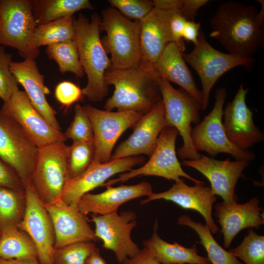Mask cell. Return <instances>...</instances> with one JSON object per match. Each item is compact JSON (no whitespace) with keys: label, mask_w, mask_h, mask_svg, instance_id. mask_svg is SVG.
Wrapping results in <instances>:
<instances>
[{"label":"cell","mask_w":264,"mask_h":264,"mask_svg":"<svg viewBox=\"0 0 264 264\" xmlns=\"http://www.w3.org/2000/svg\"><path fill=\"white\" fill-rule=\"evenodd\" d=\"M257 9L233 0L221 3L211 18L210 37L229 53L252 58L262 48L264 26L257 19Z\"/></svg>","instance_id":"obj_1"},{"label":"cell","mask_w":264,"mask_h":264,"mask_svg":"<svg viewBox=\"0 0 264 264\" xmlns=\"http://www.w3.org/2000/svg\"><path fill=\"white\" fill-rule=\"evenodd\" d=\"M159 76L153 66L143 61L127 68L110 67L105 74L106 84L114 90L106 102L105 110L132 111L145 114L162 101Z\"/></svg>","instance_id":"obj_2"},{"label":"cell","mask_w":264,"mask_h":264,"mask_svg":"<svg viewBox=\"0 0 264 264\" xmlns=\"http://www.w3.org/2000/svg\"><path fill=\"white\" fill-rule=\"evenodd\" d=\"M101 20L96 13L92 15L90 20L81 13L74 22V41L88 79L82 93L91 102L102 101L109 92L104 77L111 62L100 37Z\"/></svg>","instance_id":"obj_3"},{"label":"cell","mask_w":264,"mask_h":264,"mask_svg":"<svg viewBox=\"0 0 264 264\" xmlns=\"http://www.w3.org/2000/svg\"><path fill=\"white\" fill-rule=\"evenodd\" d=\"M100 28L106 35L102 44L110 55L111 67L127 68L138 66L142 61L140 22L132 21L113 7L102 12Z\"/></svg>","instance_id":"obj_4"},{"label":"cell","mask_w":264,"mask_h":264,"mask_svg":"<svg viewBox=\"0 0 264 264\" xmlns=\"http://www.w3.org/2000/svg\"><path fill=\"white\" fill-rule=\"evenodd\" d=\"M159 86L167 126L176 128L182 137V146L177 154L182 160H197L201 154L195 148L191 138L192 124L200 122L201 104L182 88H174L160 77Z\"/></svg>","instance_id":"obj_5"},{"label":"cell","mask_w":264,"mask_h":264,"mask_svg":"<svg viewBox=\"0 0 264 264\" xmlns=\"http://www.w3.org/2000/svg\"><path fill=\"white\" fill-rule=\"evenodd\" d=\"M37 24L32 0H0V45L16 49L24 59L35 60L40 49L34 43Z\"/></svg>","instance_id":"obj_6"},{"label":"cell","mask_w":264,"mask_h":264,"mask_svg":"<svg viewBox=\"0 0 264 264\" xmlns=\"http://www.w3.org/2000/svg\"><path fill=\"white\" fill-rule=\"evenodd\" d=\"M182 55L185 62L194 69L200 79L201 110L207 109L211 91L222 75L237 66H250L255 62L254 58H242L217 50L207 42L202 31H199L198 43L192 51L189 53L182 52Z\"/></svg>","instance_id":"obj_7"},{"label":"cell","mask_w":264,"mask_h":264,"mask_svg":"<svg viewBox=\"0 0 264 264\" xmlns=\"http://www.w3.org/2000/svg\"><path fill=\"white\" fill-rule=\"evenodd\" d=\"M68 148L64 142L38 148L31 181L44 204L52 203L61 198L69 179Z\"/></svg>","instance_id":"obj_8"},{"label":"cell","mask_w":264,"mask_h":264,"mask_svg":"<svg viewBox=\"0 0 264 264\" xmlns=\"http://www.w3.org/2000/svg\"><path fill=\"white\" fill-rule=\"evenodd\" d=\"M227 92L225 88L216 90L215 103L212 110L203 119L192 128L191 138L195 149L210 155L220 153L230 154L236 160L255 158L250 151H242L235 147L228 139L223 126V105Z\"/></svg>","instance_id":"obj_9"},{"label":"cell","mask_w":264,"mask_h":264,"mask_svg":"<svg viewBox=\"0 0 264 264\" xmlns=\"http://www.w3.org/2000/svg\"><path fill=\"white\" fill-rule=\"evenodd\" d=\"M179 134L173 127H165L157 138L155 148L147 163L142 166L132 169L120 174L116 178L107 181L102 186H111L116 183L125 182L134 177L141 176H160L176 182L186 178L195 184H204L185 173L179 162L176 151V141Z\"/></svg>","instance_id":"obj_10"},{"label":"cell","mask_w":264,"mask_h":264,"mask_svg":"<svg viewBox=\"0 0 264 264\" xmlns=\"http://www.w3.org/2000/svg\"><path fill=\"white\" fill-rule=\"evenodd\" d=\"M83 108L93 128L95 150L91 163H95L109 162L119 138L144 115L132 111L102 110L90 105Z\"/></svg>","instance_id":"obj_11"},{"label":"cell","mask_w":264,"mask_h":264,"mask_svg":"<svg viewBox=\"0 0 264 264\" xmlns=\"http://www.w3.org/2000/svg\"><path fill=\"white\" fill-rule=\"evenodd\" d=\"M25 208L18 228L33 242L40 264H53L55 235L50 218L32 181L24 185Z\"/></svg>","instance_id":"obj_12"},{"label":"cell","mask_w":264,"mask_h":264,"mask_svg":"<svg viewBox=\"0 0 264 264\" xmlns=\"http://www.w3.org/2000/svg\"><path fill=\"white\" fill-rule=\"evenodd\" d=\"M1 111L13 118L38 148L64 143L67 139L60 130L54 128L36 110L25 91L17 88L3 103Z\"/></svg>","instance_id":"obj_13"},{"label":"cell","mask_w":264,"mask_h":264,"mask_svg":"<svg viewBox=\"0 0 264 264\" xmlns=\"http://www.w3.org/2000/svg\"><path fill=\"white\" fill-rule=\"evenodd\" d=\"M37 151L20 125L0 109V157L16 172L23 186L31 181Z\"/></svg>","instance_id":"obj_14"},{"label":"cell","mask_w":264,"mask_h":264,"mask_svg":"<svg viewBox=\"0 0 264 264\" xmlns=\"http://www.w3.org/2000/svg\"><path fill=\"white\" fill-rule=\"evenodd\" d=\"M95 224L94 235L103 242L102 247L112 251L117 262L122 264L141 250L131 234L137 225L136 215L132 211H117L103 215H91Z\"/></svg>","instance_id":"obj_15"},{"label":"cell","mask_w":264,"mask_h":264,"mask_svg":"<svg viewBox=\"0 0 264 264\" xmlns=\"http://www.w3.org/2000/svg\"><path fill=\"white\" fill-rule=\"evenodd\" d=\"M249 88L241 84L231 102L223 109V126L229 140L237 148L248 149L264 139V134L253 121V111L248 107L245 99Z\"/></svg>","instance_id":"obj_16"},{"label":"cell","mask_w":264,"mask_h":264,"mask_svg":"<svg viewBox=\"0 0 264 264\" xmlns=\"http://www.w3.org/2000/svg\"><path fill=\"white\" fill-rule=\"evenodd\" d=\"M145 160L142 156H131L110 160L106 163H91L81 175L68 179L61 199L67 204L77 205L84 195L102 186L113 176L128 172L133 167L144 163Z\"/></svg>","instance_id":"obj_17"},{"label":"cell","mask_w":264,"mask_h":264,"mask_svg":"<svg viewBox=\"0 0 264 264\" xmlns=\"http://www.w3.org/2000/svg\"><path fill=\"white\" fill-rule=\"evenodd\" d=\"M250 162L247 159L231 161L229 158L220 160L201 154L197 160H183L182 164L202 174L209 181L213 193L220 196L223 202L231 203L237 201L236 185Z\"/></svg>","instance_id":"obj_18"},{"label":"cell","mask_w":264,"mask_h":264,"mask_svg":"<svg viewBox=\"0 0 264 264\" xmlns=\"http://www.w3.org/2000/svg\"><path fill=\"white\" fill-rule=\"evenodd\" d=\"M43 204L53 224L55 249L96 239L86 216L77 205L67 204L61 198L52 203Z\"/></svg>","instance_id":"obj_19"},{"label":"cell","mask_w":264,"mask_h":264,"mask_svg":"<svg viewBox=\"0 0 264 264\" xmlns=\"http://www.w3.org/2000/svg\"><path fill=\"white\" fill-rule=\"evenodd\" d=\"M168 127L164 117L162 101L144 114L133 126L131 135L119 144L111 155L110 160L139 154L150 156L161 132Z\"/></svg>","instance_id":"obj_20"},{"label":"cell","mask_w":264,"mask_h":264,"mask_svg":"<svg viewBox=\"0 0 264 264\" xmlns=\"http://www.w3.org/2000/svg\"><path fill=\"white\" fill-rule=\"evenodd\" d=\"M217 198L210 187L205 186L204 184L189 186L182 179L176 182L166 191L152 193L146 199L141 200L140 204H145L153 200L163 199L171 201L183 208L196 211L204 218L212 234H215L219 229L214 221L212 211Z\"/></svg>","instance_id":"obj_21"},{"label":"cell","mask_w":264,"mask_h":264,"mask_svg":"<svg viewBox=\"0 0 264 264\" xmlns=\"http://www.w3.org/2000/svg\"><path fill=\"white\" fill-rule=\"evenodd\" d=\"M259 205L257 197H254L243 204L236 201H223L215 205V216L221 226L225 248L230 247L232 240L242 229L258 228L264 223L263 210Z\"/></svg>","instance_id":"obj_22"},{"label":"cell","mask_w":264,"mask_h":264,"mask_svg":"<svg viewBox=\"0 0 264 264\" xmlns=\"http://www.w3.org/2000/svg\"><path fill=\"white\" fill-rule=\"evenodd\" d=\"M10 70L18 84L25 89L36 110L54 128L61 131L56 117V111L46 98V95L50 91L45 86L44 75L40 73L35 60L26 58L21 62L12 61Z\"/></svg>","instance_id":"obj_23"},{"label":"cell","mask_w":264,"mask_h":264,"mask_svg":"<svg viewBox=\"0 0 264 264\" xmlns=\"http://www.w3.org/2000/svg\"><path fill=\"white\" fill-rule=\"evenodd\" d=\"M106 187V190L102 193H88L80 198L77 207L83 215H103L116 212L122 204L153 193L151 184L146 181L132 185Z\"/></svg>","instance_id":"obj_24"},{"label":"cell","mask_w":264,"mask_h":264,"mask_svg":"<svg viewBox=\"0 0 264 264\" xmlns=\"http://www.w3.org/2000/svg\"><path fill=\"white\" fill-rule=\"evenodd\" d=\"M174 12L154 7L140 22L142 61L153 66L166 46L173 43L170 22Z\"/></svg>","instance_id":"obj_25"},{"label":"cell","mask_w":264,"mask_h":264,"mask_svg":"<svg viewBox=\"0 0 264 264\" xmlns=\"http://www.w3.org/2000/svg\"><path fill=\"white\" fill-rule=\"evenodd\" d=\"M153 67L159 77L178 85L201 104V91L176 44L170 43L166 46Z\"/></svg>","instance_id":"obj_26"},{"label":"cell","mask_w":264,"mask_h":264,"mask_svg":"<svg viewBox=\"0 0 264 264\" xmlns=\"http://www.w3.org/2000/svg\"><path fill=\"white\" fill-rule=\"evenodd\" d=\"M158 223L155 222L152 237L143 244L161 264H210L207 258L199 255L195 245L190 248L177 242L169 243L158 235Z\"/></svg>","instance_id":"obj_27"},{"label":"cell","mask_w":264,"mask_h":264,"mask_svg":"<svg viewBox=\"0 0 264 264\" xmlns=\"http://www.w3.org/2000/svg\"><path fill=\"white\" fill-rule=\"evenodd\" d=\"M32 5L37 25L72 16L81 10L93 9L88 0H34Z\"/></svg>","instance_id":"obj_28"},{"label":"cell","mask_w":264,"mask_h":264,"mask_svg":"<svg viewBox=\"0 0 264 264\" xmlns=\"http://www.w3.org/2000/svg\"><path fill=\"white\" fill-rule=\"evenodd\" d=\"M1 233L0 258L38 259L37 249L33 242L18 227H7L1 231Z\"/></svg>","instance_id":"obj_29"},{"label":"cell","mask_w":264,"mask_h":264,"mask_svg":"<svg viewBox=\"0 0 264 264\" xmlns=\"http://www.w3.org/2000/svg\"><path fill=\"white\" fill-rule=\"evenodd\" d=\"M179 225L193 229L198 235L199 243L204 247L208 259L211 264H244L229 251L222 247L215 240L209 227L205 224L192 220L187 215H182L177 221Z\"/></svg>","instance_id":"obj_30"},{"label":"cell","mask_w":264,"mask_h":264,"mask_svg":"<svg viewBox=\"0 0 264 264\" xmlns=\"http://www.w3.org/2000/svg\"><path fill=\"white\" fill-rule=\"evenodd\" d=\"M74 20L73 16H68L37 25L33 36L35 46L40 49L43 45L74 40Z\"/></svg>","instance_id":"obj_31"},{"label":"cell","mask_w":264,"mask_h":264,"mask_svg":"<svg viewBox=\"0 0 264 264\" xmlns=\"http://www.w3.org/2000/svg\"><path fill=\"white\" fill-rule=\"evenodd\" d=\"M24 208V191L0 186V231L8 226L18 227Z\"/></svg>","instance_id":"obj_32"},{"label":"cell","mask_w":264,"mask_h":264,"mask_svg":"<svg viewBox=\"0 0 264 264\" xmlns=\"http://www.w3.org/2000/svg\"><path fill=\"white\" fill-rule=\"evenodd\" d=\"M45 51L48 57L57 63L61 73L70 72L78 77L84 75L85 72L74 40L47 45Z\"/></svg>","instance_id":"obj_33"},{"label":"cell","mask_w":264,"mask_h":264,"mask_svg":"<svg viewBox=\"0 0 264 264\" xmlns=\"http://www.w3.org/2000/svg\"><path fill=\"white\" fill-rule=\"evenodd\" d=\"M229 251L244 264H264V236L251 229L242 242Z\"/></svg>","instance_id":"obj_34"},{"label":"cell","mask_w":264,"mask_h":264,"mask_svg":"<svg viewBox=\"0 0 264 264\" xmlns=\"http://www.w3.org/2000/svg\"><path fill=\"white\" fill-rule=\"evenodd\" d=\"M94 150V141H75L69 146L68 167L69 178L79 176L87 170L92 162Z\"/></svg>","instance_id":"obj_35"},{"label":"cell","mask_w":264,"mask_h":264,"mask_svg":"<svg viewBox=\"0 0 264 264\" xmlns=\"http://www.w3.org/2000/svg\"><path fill=\"white\" fill-rule=\"evenodd\" d=\"M97 247L92 242H80L55 249L53 264H85Z\"/></svg>","instance_id":"obj_36"},{"label":"cell","mask_w":264,"mask_h":264,"mask_svg":"<svg viewBox=\"0 0 264 264\" xmlns=\"http://www.w3.org/2000/svg\"><path fill=\"white\" fill-rule=\"evenodd\" d=\"M64 134L66 139H70L73 141H94L91 121L79 103L75 106L73 121Z\"/></svg>","instance_id":"obj_37"},{"label":"cell","mask_w":264,"mask_h":264,"mask_svg":"<svg viewBox=\"0 0 264 264\" xmlns=\"http://www.w3.org/2000/svg\"><path fill=\"white\" fill-rule=\"evenodd\" d=\"M108 2L125 17L139 22L154 8L153 1L150 0H109Z\"/></svg>","instance_id":"obj_38"},{"label":"cell","mask_w":264,"mask_h":264,"mask_svg":"<svg viewBox=\"0 0 264 264\" xmlns=\"http://www.w3.org/2000/svg\"><path fill=\"white\" fill-rule=\"evenodd\" d=\"M12 55L0 45V98L4 102L12 96L18 83L10 70Z\"/></svg>","instance_id":"obj_39"},{"label":"cell","mask_w":264,"mask_h":264,"mask_svg":"<svg viewBox=\"0 0 264 264\" xmlns=\"http://www.w3.org/2000/svg\"><path fill=\"white\" fill-rule=\"evenodd\" d=\"M54 95L57 101L66 108L80 100L83 95L82 89L68 81L59 83L55 88Z\"/></svg>","instance_id":"obj_40"},{"label":"cell","mask_w":264,"mask_h":264,"mask_svg":"<svg viewBox=\"0 0 264 264\" xmlns=\"http://www.w3.org/2000/svg\"><path fill=\"white\" fill-rule=\"evenodd\" d=\"M0 186L24 192V186L16 172L0 157Z\"/></svg>","instance_id":"obj_41"},{"label":"cell","mask_w":264,"mask_h":264,"mask_svg":"<svg viewBox=\"0 0 264 264\" xmlns=\"http://www.w3.org/2000/svg\"><path fill=\"white\" fill-rule=\"evenodd\" d=\"M187 20L178 12H174L170 22V28L173 43L176 44L181 52L185 50L182 38L184 26Z\"/></svg>","instance_id":"obj_42"},{"label":"cell","mask_w":264,"mask_h":264,"mask_svg":"<svg viewBox=\"0 0 264 264\" xmlns=\"http://www.w3.org/2000/svg\"><path fill=\"white\" fill-rule=\"evenodd\" d=\"M209 1L208 0H183L181 15L187 21H195L198 10Z\"/></svg>","instance_id":"obj_43"},{"label":"cell","mask_w":264,"mask_h":264,"mask_svg":"<svg viewBox=\"0 0 264 264\" xmlns=\"http://www.w3.org/2000/svg\"><path fill=\"white\" fill-rule=\"evenodd\" d=\"M122 264H161L147 248H144L132 258L126 259Z\"/></svg>","instance_id":"obj_44"},{"label":"cell","mask_w":264,"mask_h":264,"mask_svg":"<svg viewBox=\"0 0 264 264\" xmlns=\"http://www.w3.org/2000/svg\"><path fill=\"white\" fill-rule=\"evenodd\" d=\"M200 27V22L187 21L183 32V39L186 42H192L195 45L198 43Z\"/></svg>","instance_id":"obj_45"},{"label":"cell","mask_w":264,"mask_h":264,"mask_svg":"<svg viewBox=\"0 0 264 264\" xmlns=\"http://www.w3.org/2000/svg\"><path fill=\"white\" fill-rule=\"evenodd\" d=\"M153 1L156 8L176 11L181 14L183 0H154Z\"/></svg>","instance_id":"obj_46"},{"label":"cell","mask_w":264,"mask_h":264,"mask_svg":"<svg viewBox=\"0 0 264 264\" xmlns=\"http://www.w3.org/2000/svg\"><path fill=\"white\" fill-rule=\"evenodd\" d=\"M85 264H107L105 260L101 256L98 248L89 255L86 261Z\"/></svg>","instance_id":"obj_47"},{"label":"cell","mask_w":264,"mask_h":264,"mask_svg":"<svg viewBox=\"0 0 264 264\" xmlns=\"http://www.w3.org/2000/svg\"><path fill=\"white\" fill-rule=\"evenodd\" d=\"M0 264H40L38 259L5 260L0 258Z\"/></svg>","instance_id":"obj_48"},{"label":"cell","mask_w":264,"mask_h":264,"mask_svg":"<svg viewBox=\"0 0 264 264\" xmlns=\"http://www.w3.org/2000/svg\"><path fill=\"white\" fill-rule=\"evenodd\" d=\"M261 5V10L258 11L257 14V19L258 22L264 25V1L263 0H257Z\"/></svg>","instance_id":"obj_49"},{"label":"cell","mask_w":264,"mask_h":264,"mask_svg":"<svg viewBox=\"0 0 264 264\" xmlns=\"http://www.w3.org/2000/svg\"><path fill=\"white\" fill-rule=\"evenodd\" d=\"M1 231H0V237H1Z\"/></svg>","instance_id":"obj_50"}]
</instances>
